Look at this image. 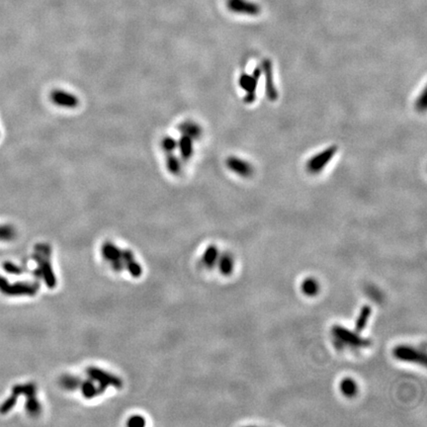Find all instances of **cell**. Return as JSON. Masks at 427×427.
I'll return each instance as SVG.
<instances>
[{"label": "cell", "mask_w": 427, "mask_h": 427, "mask_svg": "<svg viewBox=\"0 0 427 427\" xmlns=\"http://www.w3.org/2000/svg\"><path fill=\"white\" fill-rule=\"evenodd\" d=\"M61 384H62L63 388L69 390V391H74L80 387L81 381H80V379L77 377L70 376V375H65L61 379Z\"/></svg>", "instance_id": "18"}, {"label": "cell", "mask_w": 427, "mask_h": 427, "mask_svg": "<svg viewBox=\"0 0 427 427\" xmlns=\"http://www.w3.org/2000/svg\"><path fill=\"white\" fill-rule=\"evenodd\" d=\"M122 259L125 263V268L128 269V271L130 272V274L133 277L137 278L141 275V272H142L141 267L139 266L138 263L135 262L131 250H129V249L122 250Z\"/></svg>", "instance_id": "13"}, {"label": "cell", "mask_w": 427, "mask_h": 427, "mask_svg": "<svg viewBox=\"0 0 427 427\" xmlns=\"http://www.w3.org/2000/svg\"><path fill=\"white\" fill-rule=\"evenodd\" d=\"M331 331L336 340L341 345H348L354 348H363L371 344L370 339L363 338L358 335V332L351 331L345 327L336 325Z\"/></svg>", "instance_id": "1"}, {"label": "cell", "mask_w": 427, "mask_h": 427, "mask_svg": "<svg viewBox=\"0 0 427 427\" xmlns=\"http://www.w3.org/2000/svg\"><path fill=\"white\" fill-rule=\"evenodd\" d=\"M218 256H219V251L217 249V247L214 246H211L206 249V251L204 253L203 262L207 267L211 268L216 264V262L218 260Z\"/></svg>", "instance_id": "19"}, {"label": "cell", "mask_w": 427, "mask_h": 427, "mask_svg": "<svg viewBox=\"0 0 427 427\" xmlns=\"http://www.w3.org/2000/svg\"><path fill=\"white\" fill-rule=\"evenodd\" d=\"M340 389L347 397H353L357 393V385L352 379H344L341 382Z\"/></svg>", "instance_id": "20"}, {"label": "cell", "mask_w": 427, "mask_h": 427, "mask_svg": "<svg viewBox=\"0 0 427 427\" xmlns=\"http://www.w3.org/2000/svg\"><path fill=\"white\" fill-rule=\"evenodd\" d=\"M303 291L306 295L314 296L318 291V285L314 279H308L303 283Z\"/></svg>", "instance_id": "23"}, {"label": "cell", "mask_w": 427, "mask_h": 427, "mask_svg": "<svg viewBox=\"0 0 427 427\" xmlns=\"http://www.w3.org/2000/svg\"><path fill=\"white\" fill-rule=\"evenodd\" d=\"M50 98L54 105L61 108L74 109L79 105V99L75 94L63 89L53 90Z\"/></svg>", "instance_id": "4"}, {"label": "cell", "mask_w": 427, "mask_h": 427, "mask_svg": "<svg viewBox=\"0 0 427 427\" xmlns=\"http://www.w3.org/2000/svg\"><path fill=\"white\" fill-rule=\"evenodd\" d=\"M177 150L179 151L181 159L188 160L194 154V140L191 137L181 135V137L177 139Z\"/></svg>", "instance_id": "12"}, {"label": "cell", "mask_w": 427, "mask_h": 427, "mask_svg": "<svg viewBox=\"0 0 427 427\" xmlns=\"http://www.w3.org/2000/svg\"><path fill=\"white\" fill-rule=\"evenodd\" d=\"M337 152V147L331 146L325 149L324 151H322L321 153L314 156L306 164L308 172H310L311 174L319 173L328 164V162L332 159V157L336 156Z\"/></svg>", "instance_id": "3"}, {"label": "cell", "mask_w": 427, "mask_h": 427, "mask_svg": "<svg viewBox=\"0 0 427 427\" xmlns=\"http://www.w3.org/2000/svg\"><path fill=\"white\" fill-rule=\"evenodd\" d=\"M261 73H262L261 67H258L254 69L252 74L243 73L240 77L239 84L242 87V89L247 93V95H246V97L244 99V101L247 104H251L256 99L255 94H256L258 80L261 77Z\"/></svg>", "instance_id": "2"}, {"label": "cell", "mask_w": 427, "mask_h": 427, "mask_svg": "<svg viewBox=\"0 0 427 427\" xmlns=\"http://www.w3.org/2000/svg\"><path fill=\"white\" fill-rule=\"evenodd\" d=\"M225 165L233 173L244 178L251 177L254 172V169L249 162L236 157H227L225 160Z\"/></svg>", "instance_id": "7"}, {"label": "cell", "mask_w": 427, "mask_h": 427, "mask_svg": "<svg viewBox=\"0 0 427 427\" xmlns=\"http://www.w3.org/2000/svg\"><path fill=\"white\" fill-rule=\"evenodd\" d=\"M227 8L234 13L255 16L260 13V7L254 2L247 0H227Z\"/></svg>", "instance_id": "8"}, {"label": "cell", "mask_w": 427, "mask_h": 427, "mask_svg": "<svg viewBox=\"0 0 427 427\" xmlns=\"http://www.w3.org/2000/svg\"><path fill=\"white\" fill-rule=\"evenodd\" d=\"M161 148L167 154H172L177 150V139L170 135H166L161 139Z\"/></svg>", "instance_id": "21"}, {"label": "cell", "mask_w": 427, "mask_h": 427, "mask_svg": "<svg viewBox=\"0 0 427 427\" xmlns=\"http://www.w3.org/2000/svg\"><path fill=\"white\" fill-rule=\"evenodd\" d=\"M27 408H28V410H29L32 414H38V413L40 412V410H41V405H40V404H39V403L34 399V397H33V398L31 397V399L28 401Z\"/></svg>", "instance_id": "26"}, {"label": "cell", "mask_w": 427, "mask_h": 427, "mask_svg": "<svg viewBox=\"0 0 427 427\" xmlns=\"http://www.w3.org/2000/svg\"><path fill=\"white\" fill-rule=\"evenodd\" d=\"M37 259L41 265V273L46 283V286L49 288H54L57 285V279L52 270V266L49 262V259H46L40 254L37 256Z\"/></svg>", "instance_id": "11"}, {"label": "cell", "mask_w": 427, "mask_h": 427, "mask_svg": "<svg viewBox=\"0 0 427 427\" xmlns=\"http://www.w3.org/2000/svg\"><path fill=\"white\" fill-rule=\"evenodd\" d=\"M262 72L264 73L265 77V92L266 96L270 101H276L278 99V91L275 88L274 81H273V67L272 63L270 60L265 59L262 62V65L260 66Z\"/></svg>", "instance_id": "9"}, {"label": "cell", "mask_w": 427, "mask_h": 427, "mask_svg": "<svg viewBox=\"0 0 427 427\" xmlns=\"http://www.w3.org/2000/svg\"><path fill=\"white\" fill-rule=\"evenodd\" d=\"M372 314V309L369 306H364L359 314V316L355 322V330L356 332H361L367 325V322Z\"/></svg>", "instance_id": "17"}, {"label": "cell", "mask_w": 427, "mask_h": 427, "mask_svg": "<svg viewBox=\"0 0 427 427\" xmlns=\"http://www.w3.org/2000/svg\"><path fill=\"white\" fill-rule=\"evenodd\" d=\"M102 255L111 263L122 259V250L112 243H105L102 247Z\"/></svg>", "instance_id": "14"}, {"label": "cell", "mask_w": 427, "mask_h": 427, "mask_svg": "<svg viewBox=\"0 0 427 427\" xmlns=\"http://www.w3.org/2000/svg\"><path fill=\"white\" fill-rule=\"evenodd\" d=\"M87 374L89 375V377L91 378L92 381H96L100 386L104 387L105 389L107 388V386L111 385L114 386L116 388H121L123 383L121 381V379L117 378L116 376L109 374L105 371H102L98 368L95 367H90L87 370Z\"/></svg>", "instance_id": "5"}, {"label": "cell", "mask_w": 427, "mask_h": 427, "mask_svg": "<svg viewBox=\"0 0 427 427\" xmlns=\"http://www.w3.org/2000/svg\"><path fill=\"white\" fill-rule=\"evenodd\" d=\"M80 387H81V392H82L83 396L87 399H92L94 397H96L106 390L104 387H102L100 385L95 386L92 381L81 382Z\"/></svg>", "instance_id": "15"}, {"label": "cell", "mask_w": 427, "mask_h": 427, "mask_svg": "<svg viewBox=\"0 0 427 427\" xmlns=\"http://www.w3.org/2000/svg\"><path fill=\"white\" fill-rule=\"evenodd\" d=\"M219 267L220 270L223 274L225 275H228L231 273L232 268H233V262L230 256L228 255H224L223 257H221L220 261H219Z\"/></svg>", "instance_id": "22"}, {"label": "cell", "mask_w": 427, "mask_h": 427, "mask_svg": "<svg viewBox=\"0 0 427 427\" xmlns=\"http://www.w3.org/2000/svg\"><path fill=\"white\" fill-rule=\"evenodd\" d=\"M146 424V419L140 415H134L130 417L127 422L128 426H144Z\"/></svg>", "instance_id": "25"}, {"label": "cell", "mask_w": 427, "mask_h": 427, "mask_svg": "<svg viewBox=\"0 0 427 427\" xmlns=\"http://www.w3.org/2000/svg\"><path fill=\"white\" fill-rule=\"evenodd\" d=\"M178 131L181 135L191 137L193 140L199 139L203 135V129L194 121H185L179 124Z\"/></svg>", "instance_id": "10"}, {"label": "cell", "mask_w": 427, "mask_h": 427, "mask_svg": "<svg viewBox=\"0 0 427 427\" xmlns=\"http://www.w3.org/2000/svg\"><path fill=\"white\" fill-rule=\"evenodd\" d=\"M427 107V89L424 88L415 101V109L418 112H424Z\"/></svg>", "instance_id": "24"}, {"label": "cell", "mask_w": 427, "mask_h": 427, "mask_svg": "<svg viewBox=\"0 0 427 427\" xmlns=\"http://www.w3.org/2000/svg\"><path fill=\"white\" fill-rule=\"evenodd\" d=\"M165 166L172 175H179L182 171V159L173 155V153L168 154L165 159Z\"/></svg>", "instance_id": "16"}, {"label": "cell", "mask_w": 427, "mask_h": 427, "mask_svg": "<svg viewBox=\"0 0 427 427\" xmlns=\"http://www.w3.org/2000/svg\"><path fill=\"white\" fill-rule=\"evenodd\" d=\"M394 356L401 361L412 362L420 365H425L426 363V356L424 353L405 345H400L396 347L394 349Z\"/></svg>", "instance_id": "6"}]
</instances>
